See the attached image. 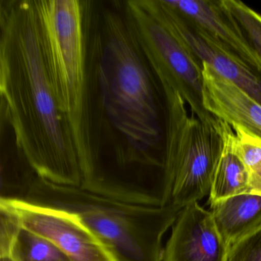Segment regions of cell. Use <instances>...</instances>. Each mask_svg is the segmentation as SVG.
<instances>
[{
    "label": "cell",
    "instance_id": "cell-12",
    "mask_svg": "<svg viewBox=\"0 0 261 261\" xmlns=\"http://www.w3.org/2000/svg\"><path fill=\"white\" fill-rule=\"evenodd\" d=\"M210 205L215 225L228 247L261 225L260 195L241 194Z\"/></svg>",
    "mask_w": 261,
    "mask_h": 261
},
{
    "label": "cell",
    "instance_id": "cell-7",
    "mask_svg": "<svg viewBox=\"0 0 261 261\" xmlns=\"http://www.w3.org/2000/svg\"><path fill=\"white\" fill-rule=\"evenodd\" d=\"M0 199L16 210L22 227L51 240L71 261H117L73 214L18 198Z\"/></svg>",
    "mask_w": 261,
    "mask_h": 261
},
{
    "label": "cell",
    "instance_id": "cell-16",
    "mask_svg": "<svg viewBox=\"0 0 261 261\" xmlns=\"http://www.w3.org/2000/svg\"><path fill=\"white\" fill-rule=\"evenodd\" d=\"M233 130L237 152L248 172L250 193L261 196V139L241 128Z\"/></svg>",
    "mask_w": 261,
    "mask_h": 261
},
{
    "label": "cell",
    "instance_id": "cell-15",
    "mask_svg": "<svg viewBox=\"0 0 261 261\" xmlns=\"http://www.w3.org/2000/svg\"><path fill=\"white\" fill-rule=\"evenodd\" d=\"M220 4L261 62V15L238 0H220Z\"/></svg>",
    "mask_w": 261,
    "mask_h": 261
},
{
    "label": "cell",
    "instance_id": "cell-6",
    "mask_svg": "<svg viewBox=\"0 0 261 261\" xmlns=\"http://www.w3.org/2000/svg\"><path fill=\"white\" fill-rule=\"evenodd\" d=\"M124 6L136 36L160 79L181 95L197 118L216 123L218 118L204 108L202 64L140 0H126Z\"/></svg>",
    "mask_w": 261,
    "mask_h": 261
},
{
    "label": "cell",
    "instance_id": "cell-13",
    "mask_svg": "<svg viewBox=\"0 0 261 261\" xmlns=\"http://www.w3.org/2000/svg\"><path fill=\"white\" fill-rule=\"evenodd\" d=\"M219 124L222 142L209 194L210 204L235 195L250 193L248 172L237 152L234 130L221 120Z\"/></svg>",
    "mask_w": 261,
    "mask_h": 261
},
{
    "label": "cell",
    "instance_id": "cell-4",
    "mask_svg": "<svg viewBox=\"0 0 261 261\" xmlns=\"http://www.w3.org/2000/svg\"><path fill=\"white\" fill-rule=\"evenodd\" d=\"M35 4L51 83L59 107L69 122L81 160L85 85L82 0H35Z\"/></svg>",
    "mask_w": 261,
    "mask_h": 261
},
{
    "label": "cell",
    "instance_id": "cell-11",
    "mask_svg": "<svg viewBox=\"0 0 261 261\" xmlns=\"http://www.w3.org/2000/svg\"><path fill=\"white\" fill-rule=\"evenodd\" d=\"M202 65L205 109L231 127L261 139V105L210 66Z\"/></svg>",
    "mask_w": 261,
    "mask_h": 261
},
{
    "label": "cell",
    "instance_id": "cell-9",
    "mask_svg": "<svg viewBox=\"0 0 261 261\" xmlns=\"http://www.w3.org/2000/svg\"><path fill=\"white\" fill-rule=\"evenodd\" d=\"M227 250L211 212L194 202L181 209L173 224L163 261H226Z\"/></svg>",
    "mask_w": 261,
    "mask_h": 261
},
{
    "label": "cell",
    "instance_id": "cell-1",
    "mask_svg": "<svg viewBox=\"0 0 261 261\" xmlns=\"http://www.w3.org/2000/svg\"><path fill=\"white\" fill-rule=\"evenodd\" d=\"M85 46L82 189L164 207L167 96L140 45L124 1L82 0Z\"/></svg>",
    "mask_w": 261,
    "mask_h": 261
},
{
    "label": "cell",
    "instance_id": "cell-3",
    "mask_svg": "<svg viewBox=\"0 0 261 261\" xmlns=\"http://www.w3.org/2000/svg\"><path fill=\"white\" fill-rule=\"evenodd\" d=\"M22 200L75 215L117 261H163V236L182 209L132 204L39 175Z\"/></svg>",
    "mask_w": 261,
    "mask_h": 261
},
{
    "label": "cell",
    "instance_id": "cell-5",
    "mask_svg": "<svg viewBox=\"0 0 261 261\" xmlns=\"http://www.w3.org/2000/svg\"><path fill=\"white\" fill-rule=\"evenodd\" d=\"M163 84L169 108L166 170L172 183L171 204L183 208L210 194L221 153L220 120L206 123L189 114L181 95Z\"/></svg>",
    "mask_w": 261,
    "mask_h": 261
},
{
    "label": "cell",
    "instance_id": "cell-10",
    "mask_svg": "<svg viewBox=\"0 0 261 261\" xmlns=\"http://www.w3.org/2000/svg\"><path fill=\"white\" fill-rule=\"evenodd\" d=\"M219 49L261 71V62L223 10L220 0H166Z\"/></svg>",
    "mask_w": 261,
    "mask_h": 261
},
{
    "label": "cell",
    "instance_id": "cell-18",
    "mask_svg": "<svg viewBox=\"0 0 261 261\" xmlns=\"http://www.w3.org/2000/svg\"><path fill=\"white\" fill-rule=\"evenodd\" d=\"M226 261H261V225L228 247Z\"/></svg>",
    "mask_w": 261,
    "mask_h": 261
},
{
    "label": "cell",
    "instance_id": "cell-19",
    "mask_svg": "<svg viewBox=\"0 0 261 261\" xmlns=\"http://www.w3.org/2000/svg\"><path fill=\"white\" fill-rule=\"evenodd\" d=\"M1 257V260L0 261H14L13 259H12L10 256H0Z\"/></svg>",
    "mask_w": 261,
    "mask_h": 261
},
{
    "label": "cell",
    "instance_id": "cell-17",
    "mask_svg": "<svg viewBox=\"0 0 261 261\" xmlns=\"http://www.w3.org/2000/svg\"><path fill=\"white\" fill-rule=\"evenodd\" d=\"M22 227L16 210L0 199V256H9L13 243Z\"/></svg>",
    "mask_w": 261,
    "mask_h": 261
},
{
    "label": "cell",
    "instance_id": "cell-14",
    "mask_svg": "<svg viewBox=\"0 0 261 261\" xmlns=\"http://www.w3.org/2000/svg\"><path fill=\"white\" fill-rule=\"evenodd\" d=\"M14 261H71L51 240L22 227L10 249Z\"/></svg>",
    "mask_w": 261,
    "mask_h": 261
},
{
    "label": "cell",
    "instance_id": "cell-8",
    "mask_svg": "<svg viewBox=\"0 0 261 261\" xmlns=\"http://www.w3.org/2000/svg\"><path fill=\"white\" fill-rule=\"evenodd\" d=\"M146 10L178 38L201 64L210 66L261 105V71L226 54L166 0H147Z\"/></svg>",
    "mask_w": 261,
    "mask_h": 261
},
{
    "label": "cell",
    "instance_id": "cell-2",
    "mask_svg": "<svg viewBox=\"0 0 261 261\" xmlns=\"http://www.w3.org/2000/svg\"><path fill=\"white\" fill-rule=\"evenodd\" d=\"M0 28V110L39 176L82 187L79 152L51 83L35 0H1Z\"/></svg>",
    "mask_w": 261,
    "mask_h": 261
}]
</instances>
